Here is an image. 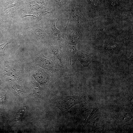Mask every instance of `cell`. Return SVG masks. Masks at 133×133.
I'll list each match as a JSON object with an SVG mask.
<instances>
[{
  "label": "cell",
  "mask_w": 133,
  "mask_h": 133,
  "mask_svg": "<svg viewBox=\"0 0 133 133\" xmlns=\"http://www.w3.org/2000/svg\"><path fill=\"white\" fill-rule=\"evenodd\" d=\"M83 101V97L75 96H64L54 102L55 106L63 112H66L74 105Z\"/></svg>",
  "instance_id": "obj_1"
},
{
  "label": "cell",
  "mask_w": 133,
  "mask_h": 133,
  "mask_svg": "<svg viewBox=\"0 0 133 133\" xmlns=\"http://www.w3.org/2000/svg\"><path fill=\"white\" fill-rule=\"evenodd\" d=\"M57 19H55L52 21L51 27V31L53 36L55 38L59 41H61L62 39L61 37V32L56 27L55 24Z\"/></svg>",
  "instance_id": "obj_2"
},
{
  "label": "cell",
  "mask_w": 133,
  "mask_h": 133,
  "mask_svg": "<svg viewBox=\"0 0 133 133\" xmlns=\"http://www.w3.org/2000/svg\"><path fill=\"white\" fill-rule=\"evenodd\" d=\"M25 112V108L19 109L15 116V119L17 121L21 119L23 116Z\"/></svg>",
  "instance_id": "obj_3"
},
{
  "label": "cell",
  "mask_w": 133,
  "mask_h": 133,
  "mask_svg": "<svg viewBox=\"0 0 133 133\" xmlns=\"http://www.w3.org/2000/svg\"><path fill=\"white\" fill-rule=\"evenodd\" d=\"M52 50L54 55L58 57L61 58V52L59 48L57 47H54L52 48Z\"/></svg>",
  "instance_id": "obj_4"
},
{
  "label": "cell",
  "mask_w": 133,
  "mask_h": 133,
  "mask_svg": "<svg viewBox=\"0 0 133 133\" xmlns=\"http://www.w3.org/2000/svg\"><path fill=\"white\" fill-rule=\"evenodd\" d=\"M89 3L94 7L97 6L99 4V1L97 0H87Z\"/></svg>",
  "instance_id": "obj_5"
},
{
  "label": "cell",
  "mask_w": 133,
  "mask_h": 133,
  "mask_svg": "<svg viewBox=\"0 0 133 133\" xmlns=\"http://www.w3.org/2000/svg\"><path fill=\"white\" fill-rule=\"evenodd\" d=\"M9 43H4L0 45V54H4L3 49Z\"/></svg>",
  "instance_id": "obj_6"
},
{
  "label": "cell",
  "mask_w": 133,
  "mask_h": 133,
  "mask_svg": "<svg viewBox=\"0 0 133 133\" xmlns=\"http://www.w3.org/2000/svg\"><path fill=\"white\" fill-rule=\"evenodd\" d=\"M5 96L4 94H2L0 97V105L3 104L5 102Z\"/></svg>",
  "instance_id": "obj_7"
},
{
  "label": "cell",
  "mask_w": 133,
  "mask_h": 133,
  "mask_svg": "<svg viewBox=\"0 0 133 133\" xmlns=\"http://www.w3.org/2000/svg\"><path fill=\"white\" fill-rule=\"evenodd\" d=\"M57 2H58L59 3L61 4L62 3V0H56Z\"/></svg>",
  "instance_id": "obj_8"
}]
</instances>
